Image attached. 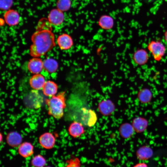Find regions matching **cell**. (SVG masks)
I'll return each instance as SVG.
<instances>
[{"mask_svg": "<svg viewBox=\"0 0 167 167\" xmlns=\"http://www.w3.org/2000/svg\"><path fill=\"white\" fill-rule=\"evenodd\" d=\"M18 152L22 157L24 158L28 157L34 153L33 146L29 142H24L19 146Z\"/></svg>", "mask_w": 167, "mask_h": 167, "instance_id": "cell-16", "label": "cell"}, {"mask_svg": "<svg viewBox=\"0 0 167 167\" xmlns=\"http://www.w3.org/2000/svg\"><path fill=\"white\" fill-rule=\"evenodd\" d=\"M147 48L154 59L157 62L161 60L165 54L166 50L165 45L159 41H150L148 45Z\"/></svg>", "mask_w": 167, "mask_h": 167, "instance_id": "cell-3", "label": "cell"}, {"mask_svg": "<svg viewBox=\"0 0 167 167\" xmlns=\"http://www.w3.org/2000/svg\"><path fill=\"white\" fill-rule=\"evenodd\" d=\"M65 15L63 12L57 8L53 9L50 11L48 20L51 24L58 26L63 23Z\"/></svg>", "mask_w": 167, "mask_h": 167, "instance_id": "cell-7", "label": "cell"}, {"mask_svg": "<svg viewBox=\"0 0 167 167\" xmlns=\"http://www.w3.org/2000/svg\"><path fill=\"white\" fill-rule=\"evenodd\" d=\"M132 125L135 132L141 133L146 130L148 122L146 119L142 117H138L133 119Z\"/></svg>", "mask_w": 167, "mask_h": 167, "instance_id": "cell-12", "label": "cell"}, {"mask_svg": "<svg viewBox=\"0 0 167 167\" xmlns=\"http://www.w3.org/2000/svg\"><path fill=\"white\" fill-rule=\"evenodd\" d=\"M98 23L101 28L105 30H109L113 27L114 21L113 18L110 15H103L100 18Z\"/></svg>", "mask_w": 167, "mask_h": 167, "instance_id": "cell-21", "label": "cell"}, {"mask_svg": "<svg viewBox=\"0 0 167 167\" xmlns=\"http://www.w3.org/2000/svg\"><path fill=\"white\" fill-rule=\"evenodd\" d=\"M28 67L31 73L34 74H40L43 69V61L38 57H33L28 62Z\"/></svg>", "mask_w": 167, "mask_h": 167, "instance_id": "cell-9", "label": "cell"}, {"mask_svg": "<svg viewBox=\"0 0 167 167\" xmlns=\"http://www.w3.org/2000/svg\"><path fill=\"white\" fill-rule=\"evenodd\" d=\"M12 4V0H0V9L2 10L7 11Z\"/></svg>", "mask_w": 167, "mask_h": 167, "instance_id": "cell-27", "label": "cell"}, {"mask_svg": "<svg viewBox=\"0 0 167 167\" xmlns=\"http://www.w3.org/2000/svg\"><path fill=\"white\" fill-rule=\"evenodd\" d=\"M68 132L70 135L74 138L80 137L85 132L83 124L78 121H74L70 125Z\"/></svg>", "mask_w": 167, "mask_h": 167, "instance_id": "cell-13", "label": "cell"}, {"mask_svg": "<svg viewBox=\"0 0 167 167\" xmlns=\"http://www.w3.org/2000/svg\"><path fill=\"white\" fill-rule=\"evenodd\" d=\"M71 6V0H58L56 3L57 9L62 12L68 11Z\"/></svg>", "mask_w": 167, "mask_h": 167, "instance_id": "cell-25", "label": "cell"}, {"mask_svg": "<svg viewBox=\"0 0 167 167\" xmlns=\"http://www.w3.org/2000/svg\"><path fill=\"white\" fill-rule=\"evenodd\" d=\"M164 37L165 41L167 43V31L165 32Z\"/></svg>", "mask_w": 167, "mask_h": 167, "instance_id": "cell-29", "label": "cell"}, {"mask_svg": "<svg viewBox=\"0 0 167 167\" xmlns=\"http://www.w3.org/2000/svg\"><path fill=\"white\" fill-rule=\"evenodd\" d=\"M149 59V54L147 50L144 49L136 50L132 55L134 62L139 66H143L148 62Z\"/></svg>", "mask_w": 167, "mask_h": 167, "instance_id": "cell-6", "label": "cell"}, {"mask_svg": "<svg viewBox=\"0 0 167 167\" xmlns=\"http://www.w3.org/2000/svg\"><path fill=\"white\" fill-rule=\"evenodd\" d=\"M152 148L148 146H143L137 151L136 155L137 158L142 160H147L151 158L153 155Z\"/></svg>", "mask_w": 167, "mask_h": 167, "instance_id": "cell-18", "label": "cell"}, {"mask_svg": "<svg viewBox=\"0 0 167 167\" xmlns=\"http://www.w3.org/2000/svg\"><path fill=\"white\" fill-rule=\"evenodd\" d=\"M133 167H148V166L145 163H140L136 165Z\"/></svg>", "mask_w": 167, "mask_h": 167, "instance_id": "cell-28", "label": "cell"}, {"mask_svg": "<svg viewBox=\"0 0 167 167\" xmlns=\"http://www.w3.org/2000/svg\"><path fill=\"white\" fill-rule=\"evenodd\" d=\"M57 42L60 48L62 50L70 49L73 45V40L71 37L67 34H63L59 36Z\"/></svg>", "mask_w": 167, "mask_h": 167, "instance_id": "cell-11", "label": "cell"}, {"mask_svg": "<svg viewBox=\"0 0 167 167\" xmlns=\"http://www.w3.org/2000/svg\"><path fill=\"white\" fill-rule=\"evenodd\" d=\"M44 167H51L50 166H45Z\"/></svg>", "mask_w": 167, "mask_h": 167, "instance_id": "cell-30", "label": "cell"}, {"mask_svg": "<svg viewBox=\"0 0 167 167\" xmlns=\"http://www.w3.org/2000/svg\"><path fill=\"white\" fill-rule=\"evenodd\" d=\"M24 102L27 107L38 109L42 106L44 100L38 90L33 89L25 97Z\"/></svg>", "mask_w": 167, "mask_h": 167, "instance_id": "cell-4", "label": "cell"}, {"mask_svg": "<svg viewBox=\"0 0 167 167\" xmlns=\"http://www.w3.org/2000/svg\"><path fill=\"white\" fill-rule=\"evenodd\" d=\"M80 118L82 123L89 126H93L97 121V116L95 113L92 110L84 108Z\"/></svg>", "mask_w": 167, "mask_h": 167, "instance_id": "cell-5", "label": "cell"}, {"mask_svg": "<svg viewBox=\"0 0 167 167\" xmlns=\"http://www.w3.org/2000/svg\"><path fill=\"white\" fill-rule=\"evenodd\" d=\"M39 141L41 146L47 149L53 148L56 141L54 135L50 132H46L42 134L39 138Z\"/></svg>", "mask_w": 167, "mask_h": 167, "instance_id": "cell-8", "label": "cell"}, {"mask_svg": "<svg viewBox=\"0 0 167 167\" xmlns=\"http://www.w3.org/2000/svg\"><path fill=\"white\" fill-rule=\"evenodd\" d=\"M152 94L151 91L147 88L141 89L138 92L137 97L139 101L142 103L146 104L152 100Z\"/></svg>", "mask_w": 167, "mask_h": 167, "instance_id": "cell-22", "label": "cell"}, {"mask_svg": "<svg viewBox=\"0 0 167 167\" xmlns=\"http://www.w3.org/2000/svg\"><path fill=\"white\" fill-rule=\"evenodd\" d=\"M120 135L124 139H129L133 135L135 131L132 124L125 123L122 124L119 129Z\"/></svg>", "mask_w": 167, "mask_h": 167, "instance_id": "cell-19", "label": "cell"}, {"mask_svg": "<svg viewBox=\"0 0 167 167\" xmlns=\"http://www.w3.org/2000/svg\"><path fill=\"white\" fill-rule=\"evenodd\" d=\"M22 141L21 136L16 132H11L7 135L6 137L7 143L12 147H19Z\"/></svg>", "mask_w": 167, "mask_h": 167, "instance_id": "cell-20", "label": "cell"}, {"mask_svg": "<svg viewBox=\"0 0 167 167\" xmlns=\"http://www.w3.org/2000/svg\"><path fill=\"white\" fill-rule=\"evenodd\" d=\"M43 69L45 71L49 73H54L58 67L57 62L54 59L48 58L43 61Z\"/></svg>", "mask_w": 167, "mask_h": 167, "instance_id": "cell-23", "label": "cell"}, {"mask_svg": "<svg viewBox=\"0 0 167 167\" xmlns=\"http://www.w3.org/2000/svg\"><path fill=\"white\" fill-rule=\"evenodd\" d=\"M46 102L49 115L57 119L63 116L66 107L65 92H60L47 99Z\"/></svg>", "mask_w": 167, "mask_h": 167, "instance_id": "cell-2", "label": "cell"}, {"mask_svg": "<svg viewBox=\"0 0 167 167\" xmlns=\"http://www.w3.org/2000/svg\"><path fill=\"white\" fill-rule=\"evenodd\" d=\"M58 90V87L56 84L50 80L45 82L42 89L44 94L49 97L56 95Z\"/></svg>", "mask_w": 167, "mask_h": 167, "instance_id": "cell-17", "label": "cell"}, {"mask_svg": "<svg viewBox=\"0 0 167 167\" xmlns=\"http://www.w3.org/2000/svg\"><path fill=\"white\" fill-rule=\"evenodd\" d=\"M51 24L45 19L39 22L36 31L31 37L32 44L30 48V54L32 57L42 56L55 46V36Z\"/></svg>", "mask_w": 167, "mask_h": 167, "instance_id": "cell-1", "label": "cell"}, {"mask_svg": "<svg viewBox=\"0 0 167 167\" xmlns=\"http://www.w3.org/2000/svg\"><path fill=\"white\" fill-rule=\"evenodd\" d=\"M46 163L45 159L40 154L35 155L31 161V165L33 167H44Z\"/></svg>", "mask_w": 167, "mask_h": 167, "instance_id": "cell-24", "label": "cell"}, {"mask_svg": "<svg viewBox=\"0 0 167 167\" xmlns=\"http://www.w3.org/2000/svg\"><path fill=\"white\" fill-rule=\"evenodd\" d=\"M6 24L10 26L17 25L20 20V17L18 12L14 10H9L5 13L4 16Z\"/></svg>", "mask_w": 167, "mask_h": 167, "instance_id": "cell-10", "label": "cell"}, {"mask_svg": "<svg viewBox=\"0 0 167 167\" xmlns=\"http://www.w3.org/2000/svg\"><path fill=\"white\" fill-rule=\"evenodd\" d=\"M67 162V164L65 167H81L80 160L77 157L71 158Z\"/></svg>", "mask_w": 167, "mask_h": 167, "instance_id": "cell-26", "label": "cell"}, {"mask_svg": "<svg viewBox=\"0 0 167 167\" xmlns=\"http://www.w3.org/2000/svg\"><path fill=\"white\" fill-rule=\"evenodd\" d=\"M45 82L44 76L40 74H34L30 78L29 84L33 89L38 91L42 90Z\"/></svg>", "mask_w": 167, "mask_h": 167, "instance_id": "cell-14", "label": "cell"}, {"mask_svg": "<svg viewBox=\"0 0 167 167\" xmlns=\"http://www.w3.org/2000/svg\"><path fill=\"white\" fill-rule=\"evenodd\" d=\"M99 111L105 116L110 115L114 111L115 106L113 102L109 100H104L101 101L98 105Z\"/></svg>", "mask_w": 167, "mask_h": 167, "instance_id": "cell-15", "label": "cell"}]
</instances>
